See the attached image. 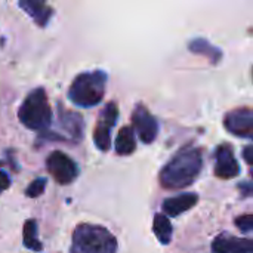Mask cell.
Wrapping results in <instances>:
<instances>
[{"label": "cell", "instance_id": "obj_1", "mask_svg": "<svg viewBox=\"0 0 253 253\" xmlns=\"http://www.w3.org/2000/svg\"><path fill=\"white\" fill-rule=\"evenodd\" d=\"M203 166L202 150L193 145L179 150L160 172V184L168 190H181L191 185Z\"/></svg>", "mask_w": 253, "mask_h": 253}, {"label": "cell", "instance_id": "obj_2", "mask_svg": "<svg viewBox=\"0 0 253 253\" xmlns=\"http://www.w3.org/2000/svg\"><path fill=\"white\" fill-rule=\"evenodd\" d=\"M71 253H117L116 237L104 227L80 224L71 240Z\"/></svg>", "mask_w": 253, "mask_h": 253}, {"label": "cell", "instance_id": "obj_3", "mask_svg": "<svg viewBox=\"0 0 253 253\" xmlns=\"http://www.w3.org/2000/svg\"><path fill=\"white\" fill-rule=\"evenodd\" d=\"M105 83H107V74L101 70L82 73L73 80L68 89V99L77 107H83V108L95 107L102 101L105 92Z\"/></svg>", "mask_w": 253, "mask_h": 253}, {"label": "cell", "instance_id": "obj_4", "mask_svg": "<svg viewBox=\"0 0 253 253\" xmlns=\"http://www.w3.org/2000/svg\"><path fill=\"white\" fill-rule=\"evenodd\" d=\"M19 122L31 130H46L52 122V110L43 87H37L27 95L18 110Z\"/></svg>", "mask_w": 253, "mask_h": 253}, {"label": "cell", "instance_id": "obj_5", "mask_svg": "<svg viewBox=\"0 0 253 253\" xmlns=\"http://www.w3.org/2000/svg\"><path fill=\"white\" fill-rule=\"evenodd\" d=\"M46 168L47 172L55 178V181L62 185L71 184L79 175V168L76 162L62 151L50 153L46 159Z\"/></svg>", "mask_w": 253, "mask_h": 253}, {"label": "cell", "instance_id": "obj_6", "mask_svg": "<svg viewBox=\"0 0 253 253\" xmlns=\"http://www.w3.org/2000/svg\"><path fill=\"white\" fill-rule=\"evenodd\" d=\"M119 117V110L117 105L114 102H110L104 107L99 120L95 126L93 130V142L96 145L98 150L101 151H108L111 147V136H110V130L113 129V126L116 125Z\"/></svg>", "mask_w": 253, "mask_h": 253}, {"label": "cell", "instance_id": "obj_7", "mask_svg": "<svg viewBox=\"0 0 253 253\" xmlns=\"http://www.w3.org/2000/svg\"><path fill=\"white\" fill-rule=\"evenodd\" d=\"M132 123L133 127L139 136V139L144 144H151L157 138L159 133V125L154 116L148 111V108L142 104H138L132 114Z\"/></svg>", "mask_w": 253, "mask_h": 253}, {"label": "cell", "instance_id": "obj_8", "mask_svg": "<svg viewBox=\"0 0 253 253\" xmlns=\"http://www.w3.org/2000/svg\"><path fill=\"white\" fill-rule=\"evenodd\" d=\"M224 125L228 132H231L236 136L252 139L253 136V113L251 108L242 107L237 110L230 111L225 119Z\"/></svg>", "mask_w": 253, "mask_h": 253}, {"label": "cell", "instance_id": "obj_9", "mask_svg": "<svg viewBox=\"0 0 253 253\" xmlns=\"http://www.w3.org/2000/svg\"><path fill=\"white\" fill-rule=\"evenodd\" d=\"M215 175L221 179H231L240 175V166L233 148L227 144L219 145L215 151Z\"/></svg>", "mask_w": 253, "mask_h": 253}, {"label": "cell", "instance_id": "obj_10", "mask_svg": "<svg viewBox=\"0 0 253 253\" xmlns=\"http://www.w3.org/2000/svg\"><path fill=\"white\" fill-rule=\"evenodd\" d=\"M213 253H252L253 242L251 239L236 237L231 234H219L212 243Z\"/></svg>", "mask_w": 253, "mask_h": 253}, {"label": "cell", "instance_id": "obj_11", "mask_svg": "<svg viewBox=\"0 0 253 253\" xmlns=\"http://www.w3.org/2000/svg\"><path fill=\"white\" fill-rule=\"evenodd\" d=\"M199 202V196L196 193H182L179 196L166 199L163 202V215L166 216H178L187 211H190L191 208H194Z\"/></svg>", "mask_w": 253, "mask_h": 253}, {"label": "cell", "instance_id": "obj_12", "mask_svg": "<svg viewBox=\"0 0 253 253\" xmlns=\"http://www.w3.org/2000/svg\"><path fill=\"white\" fill-rule=\"evenodd\" d=\"M18 4L40 27H44L47 24V21L50 19V16H52V9L42 0H21Z\"/></svg>", "mask_w": 253, "mask_h": 253}, {"label": "cell", "instance_id": "obj_13", "mask_svg": "<svg viewBox=\"0 0 253 253\" xmlns=\"http://www.w3.org/2000/svg\"><path fill=\"white\" fill-rule=\"evenodd\" d=\"M59 113V125L67 130L73 141H80L83 138V120L80 114L62 110V107L58 108Z\"/></svg>", "mask_w": 253, "mask_h": 253}, {"label": "cell", "instance_id": "obj_14", "mask_svg": "<svg viewBox=\"0 0 253 253\" xmlns=\"http://www.w3.org/2000/svg\"><path fill=\"white\" fill-rule=\"evenodd\" d=\"M114 148H116V153L120 156H129L135 151V148H136L135 135L129 126H125L120 129V132L116 138V142H114Z\"/></svg>", "mask_w": 253, "mask_h": 253}, {"label": "cell", "instance_id": "obj_15", "mask_svg": "<svg viewBox=\"0 0 253 253\" xmlns=\"http://www.w3.org/2000/svg\"><path fill=\"white\" fill-rule=\"evenodd\" d=\"M153 231L157 237V240L162 245H169L172 240V224L169 221V218L163 213H156L154 215V222H153Z\"/></svg>", "mask_w": 253, "mask_h": 253}, {"label": "cell", "instance_id": "obj_16", "mask_svg": "<svg viewBox=\"0 0 253 253\" xmlns=\"http://www.w3.org/2000/svg\"><path fill=\"white\" fill-rule=\"evenodd\" d=\"M188 47H190V50L194 52V53L206 55V56L211 59L212 64H218L219 59H221V56H222V52H221L218 47L212 46L209 42H206V40H203V39H194L193 42H190Z\"/></svg>", "mask_w": 253, "mask_h": 253}, {"label": "cell", "instance_id": "obj_17", "mask_svg": "<svg viewBox=\"0 0 253 253\" xmlns=\"http://www.w3.org/2000/svg\"><path fill=\"white\" fill-rule=\"evenodd\" d=\"M24 246L33 252H42L43 245L37 240V222L34 219H28L24 224Z\"/></svg>", "mask_w": 253, "mask_h": 253}, {"label": "cell", "instance_id": "obj_18", "mask_svg": "<svg viewBox=\"0 0 253 253\" xmlns=\"http://www.w3.org/2000/svg\"><path fill=\"white\" fill-rule=\"evenodd\" d=\"M46 184H47V181H46L44 178H37V179H34V181L27 187L25 194H27L28 197H31V199H36V197H39L40 194L44 193Z\"/></svg>", "mask_w": 253, "mask_h": 253}, {"label": "cell", "instance_id": "obj_19", "mask_svg": "<svg viewBox=\"0 0 253 253\" xmlns=\"http://www.w3.org/2000/svg\"><path fill=\"white\" fill-rule=\"evenodd\" d=\"M236 227L243 233V234H251L253 230V215L252 213H246L242 215L236 219Z\"/></svg>", "mask_w": 253, "mask_h": 253}, {"label": "cell", "instance_id": "obj_20", "mask_svg": "<svg viewBox=\"0 0 253 253\" xmlns=\"http://www.w3.org/2000/svg\"><path fill=\"white\" fill-rule=\"evenodd\" d=\"M9 187H10V178L7 176V173L4 170L0 169V193L7 190Z\"/></svg>", "mask_w": 253, "mask_h": 253}, {"label": "cell", "instance_id": "obj_21", "mask_svg": "<svg viewBox=\"0 0 253 253\" xmlns=\"http://www.w3.org/2000/svg\"><path fill=\"white\" fill-rule=\"evenodd\" d=\"M253 147L252 145H248L246 148H245V151H243V157H245V160H246V163L249 165V166H252L253 165Z\"/></svg>", "mask_w": 253, "mask_h": 253}, {"label": "cell", "instance_id": "obj_22", "mask_svg": "<svg viewBox=\"0 0 253 253\" xmlns=\"http://www.w3.org/2000/svg\"><path fill=\"white\" fill-rule=\"evenodd\" d=\"M240 188H245V196H251L252 194V184L246 182V184H240Z\"/></svg>", "mask_w": 253, "mask_h": 253}]
</instances>
